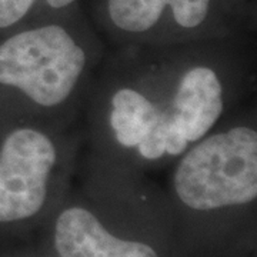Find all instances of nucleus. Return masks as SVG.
I'll return each mask as SVG.
<instances>
[{"label": "nucleus", "instance_id": "obj_1", "mask_svg": "<svg viewBox=\"0 0 257 257\" xmlns=\"http://www.w3.org/2000/svg\"><path fill=\"white\" fill-rule=\"evenodd\" d=\"M254 64L241 39L113 46L80 117L87 156L143 173L169 167L250 103Z\"/></svg>", "mask_w": 257, "mask_h": 257}, {"label": "nucleus", "instance_id": "obj_2", "mask_svg": "<svg viewBox=\"0 0 257 257\" xmlns=\"http://www.w3.org/2000/svg\"><path fill=\"white\" fill-rule=\"evenodd\" d=\"M107 49L60 22L33 23L0 40V89L16 119L77 128Z\"/></svg>", "mask_w": 257, "mask_h": 257}, {"label": "nucleus", "instance_id": "obj_3", "mask_svg": "<svg viewBox=\"0 0 257 257\" xmlns=\"http://www.w3.org/2000/svg\"><path fill=\"white\" fill-rule=\"evenodd\" d=\"M80 128L16 119L0 139V223L35 220L80 163Z\"/></svg>", "mask_w": 257, "mask_h": 257}, {"label": "nucleus", "instance_id": "obj_4", "mask_svg": "<svg viewBox=\"0 0 257 257\" xmlns=\"http://www.w3.org/2000/svg\"><path fill=\"white\" fill-rule=\"evenodd\" d=\"M217 0H106L111 40L117 46H172L241 39L213 20Z\"/></svg>", "mask_w": 257, "mask_h": 257}, {"label": "nucleus", "instance_id": "obj_5", "mask_svg": "<svg viewBox=\"0 0 257 257\" xmlns=\"http://www.w3.org/2000/svg\"><path fill=\"white\" fill-rule=\"evenodd\" d=\"M52 241L59 257H160L153 243L111 229L97 209L82 202L60 207Z\"/></svg>", "mask_w": 257, "mask_h": 257}, {"label": "nucleus", "instance_id": "obj_6", "mask_svg": "<svg viewBox=\"0 0 257 257\" xmlns=\"http://www.w3.org/2000/svg\"><path fill=\"white\" fill-rule=\"evenodd\" d=\"M39 0H0V29L18 26L33 10Z\"/></svg>", "mask_w": 257, "mask_h": 257}, {"label": "nucleus", "instance_id": "obj_7", "mask_svg": "<svg viewBox=\"0 0 257 257\" xmlns=\"http://www.w3.org/2000/svg\"><path fill=\"white\" fill-rule=\"evenodd\" d=\"M74 2H76V0H45V3H46L47 6L53 10L66 9V8H69V6H72Z\"/></svg>", "mask_w": 257, "mask_h": 257}]
</instances>
